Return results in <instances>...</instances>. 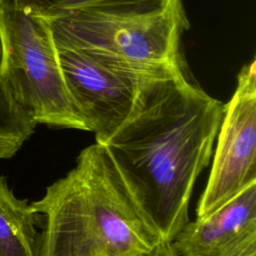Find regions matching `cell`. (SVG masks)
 Masks as SVG:
<instances>
[{"label":"cell","mask_w":256,"mask_h":256,"mask_svg":"<svg viewBox=\"0 0 256 256\" xmlns=\"http://www.w3.org/2000/svg\"><path fill=\"white\" fill-rule=\"evenodd\" d=\"M224 108L182 68L150 81L102 144L161 240L171 242L189 222V200L209 164Z\"/></svg>","instance_id":"cell-1"},{"label":"cell","mask_w":256,"mask_h":256,"mask_svg":"<svg viewBox=\"0 0 256 256\" xmlns=\"http://www.w3.org/2000/svg\"><path fill=\"white\" fill-rule=\"evenodd\" d=\"M31 205L44 216L37 256H146L161 240L97 142Z\"/></svg>","instance_id":"cell-2"},{"label":"cell","mask_w":256,"mask_h":256,"mask_svg":"<svg viewBox=\"0 0 256 256\" xmlns=\"http://www.w3.org/2000/svg\"><path fill=\"white\" fill-rule=\"evenodd\" d=\"M0 75L37 124L86 131L67 90L46 18L0 5Z\"/></svg>","instance_id":"cell-3"},{"label":"cell","mask_w":256,"mask_h":256,"mask_svg":"<svg viewBox=\"0 0 256 256\" xmlns=\"http://www.w3.org/2000/svg\"><path fill=\"white\" fill-rule=\"evenodd\" d=\"M57 48L78 49L137 64L182 63L179 45L188 29L181 0L140 16L74 13L47 19Z\"/></svg>","instance_id":"cell-4"},{"label":"cell","mask_w":256,"mask_h":256,"mask_svg":"<svg viewBox=\"0 0 256 256\" xmlns=\"http://www.w3.org/2000/svg\"><path fill=\"white\" fill-rule=\"evenodd\" d=\"M57 50L73 106L99 144L124 123L150 81L184 68L182 63L137 64L85 50Z\"/></svg>","instance_id":"cell-5"},{"label":"cell","mask_w":256,"mask_h":256,"mask_svg":"<svg viewBox=\"0 0 256 256\" xmlns=\"http://www.w3.org/2000/svg\"><path fill=\"white\" fill-rule=\"evenodd\" d=\"M211 172L197 205L205 216L256 183V63L243 66L225 104Z\"/></svg>","instance_id":"cell-6"},{"label":"cell","mask_w":256,"mask_h":256,"mask_svg":"<svg viewBox=\"0 0 256 256\" xmlns=\"http://www.w3.org/2000/svg\"><path fill=\"white\" fill-rule=\"evenodd\" d=\"M171 245L176 256H256V183L189 221Z\"/></svg>","instance_id":"cell-7"},{"label":"cell","mask_w":256,"mask_h":256,"mask_svg":"<svg viewBox=\"0 0 256 256\" xmlns=\"http://www.w3.org/2000/svg\"><path fill=\"white\" fill-rule=\"evenodd\" d=\"M171 0H0V5L17 8L46 19L74 13L109 16H140L163 11Z\"/></svg>","instance_id":"cell-8"},{"label":"cell","mask_w":256,"mask_h":256,"mask_svg":"<svg viewBox=\"0 0 256 256\" xmlns=\"http://www.w3.org/2000/svg\"><path fill=\"white\" fill-rule=\"evenodd\" d=\"M39 213L0 177V256H37Z\"/></svg>","instance_id":"cell-9"},{"label":"cell","mask_w":256,"mask_h":256,"mask_svg":"<svg viewBox=\"0 0 256 256\" xmlns=\"http://www.w3.org/2000/svg\"><path fill=\"white\" fill-rule=\"evenodd\" d=\"M37 123L18 104L0 75V159L16 154Z\"/></svg>","instance_id":"cell-10"},{"label":"cell","mask_w":256,"mask_h":256,"mask_svg":"<svg viewBox=\"0 0 256 256\" xmlns=\"http://www.w3.org/2000/svg\"><path fill=\"white\" fill-rule=\"evenodd\" d=\"M146 256H176L171 242L160 240Z\"/></svg>","instance_id":"cell-11"}]
</instances>
